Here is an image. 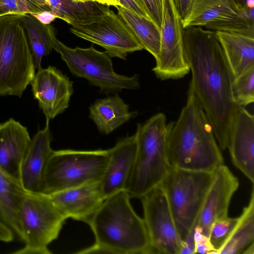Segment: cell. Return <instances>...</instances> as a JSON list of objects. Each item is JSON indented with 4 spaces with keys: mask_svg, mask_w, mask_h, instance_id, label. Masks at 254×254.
Instances as JSON below:
<instances>
[{
    "mask_svg": "<svg viewBox=\"0 0 254 254\" xmlns=\"http://www.w3.org/2000/svg\"><path fill=\"white\" fill-rule=\"evenodd\" d=\"M118 94L96 100L89 107V118L99 131L108 134L135 116Z\"/></svg>",
    "mask_w": 254,
    "mask_h": 254,
    "instance_id": "44dd1931",
    "label": "cell"
},
{
    "mask_svg": "<svg viewBox=\"0 0 254 254\" xmlns=\"http://www.w3.org/2000/svg\"><path fill=\"white\" fill-rule=\"evenodd\" d=\"M239 186V179L224 164L213 171V179L196 225L201 234L208 237L212 224L228 216L231 200Z\"/></svg>",
    "mask_w": 254,
    "mask_h": 254,
    "instance_id": "5bb4252c",
    "label": "cell"
},
{
    "mask_svg": "<svg viewBox=\"0 0 254 254\" xmlns=\"http://www.w3.org/2000/svg\"><path fill=\"white\" fill-rule=\"evenodd\" d=\"M75 1L78 2H86V1H94V0H73Z\"/></svg>",
    "mask_w": 254,
    "mask_h": 254,
    "instance_id": "b9f144b4",
    "label": "cell"
},
{
    "mask_svg": "<svg viewBox=\"0 0 254 254\" xmlns=\"http://www.w3.org/2000/svg\"><path fill=\"white\" fill-rule=\"evenodd\" d=\"M15 239L12 230L0 220V241L9 243Z\"/></svg>",
    "mask_w": 254,
    "mask_h": 254,
    "instance_id": "e575fe53",
    "label": "cell"
},
{
    "mask_svg": "<svg viewBox=\"0 0 254 254\" xmlns=\"http://www.w3.org/2000/svg\"><path fill=\"white\" fill-rule=\"evenodd\" d=\"M48 195L66 219L71 218L86 223L105 200L100 181L88 183Z\"/></svg>",
    "mask_w": 254,
    "mask_h": 254,
    "instance_id": "2e32d148",
    "label": "cell"
},
{
    "mask_svg": "<svg viewBox=\"0 0 254 254\" xmlns=\"http://www.w3.org/2000/svg\"><path fill=\"white\" fill-rule=\"evenodd\" d=\"M208 30L236 33L254 38V6L244 8L237 16L205 25Z\"/></svg>",
    "mask_w": 254,
    "mask_h": 254,
    "instance_id": "83f0119b",
    "label": "cell"
},
{
    "mask_svg": "<svg viewBox=\"0 0 254 254\" xmlns=\"http://www.w3.org/2000/svg\"><path fill=\"white\" fill-rule=\"evenodd\" d=\"M49 123L46 119L45 127L34 135L21 165L20 184L28 193H42L45 170L53 151Z\"/></svg>",
    "mask_w": 254,
    "mask_h": 254,
    "instance_id": "ac0fdd59",
    "label": "cell"
},
{
    "mask_svg": "<svg viewBox=\"0 0 254 254\" xmlns=\"http://www.w3.org/2000/svg\"><path fill=\"white\" fill-rule=\"evenodd\" d=\"M27 193L21 184L7 176L0 168V220L13 232L15 239L23 242L19 208Z\"/></svg>",
    "mask_w": 254,
    "mask_h": 254,
    "instance_id": "cb8c5ba5",
    "label": "cell"
},
{
    "mask_svg": "<svg viewBox=\"0 0 254 254\" xmlns=\"http://www.w3.org/2000/svg\"><path fill=\"white\" fill-rule=\"evenodd\" d=\"M109 159V149L53 150L45 170L42 193L101 181Z\"/></svg>",
    "mask_w": 254,
    "mask_h": 254,
    "instance_id": "52a82bcc",
    "label": "cell"
},
{
    "mask_svg": "<svg viewBox=\"0 0 254 254\" xmlns=\"http://www.w3.org/2000/svg\"><path fill=\"white\" fill-rule=\"evenodd\" d=\"M177 10L182 20L189 14L192 0H174Z\"/></svg>",
    "mask_w": 254,
    "mask_h": 254,
    "instance_id": "d590c367",
    "label": "cell"
},
{
    "mask_svg": "<svg viewBox=\"0 0 254 254\" xmlns=\"http://www.w3.org/2000/svg\"><path fill=\"white\" fill-rule=\"evenodd\" d=\"M185 56L192 73L190 85L205 111L221 149L227 147L230 125L238 107L234 77L215 31L183 28Z\"/></svg>",
    "mask_w": 254,
    "mask_h": 254,
    "instance_id": "6da1fadb",
    "label": "cell"
},
{
    "mask_svg": "<svg viewBox=\"0 0 254 254\" xmlns=\"http://www.w3.org/2000/svg\"><path fill=\"white\" fill-rule=\"evenodd\" d=\"M118 15L127 24L143 49L158 58L161 45L160 30L149 19L142 17L122 6H116Z\"/></svg>",
    "mask_w": 254,
    "mask_h": 254,
    "instance_id": "d4e9b609",
    "label": "cell"
},
{
    "mask_svg": "<svg viewBox=\"0 0 254 254\" xmlns=\"http://www.w3.org/2000/svg\"><path fill=\"white\" fill-rule=\"evenodd\" d=\"M30 14L44 25L50 24L52 22L58 18L54 14L48 11H44L38 13H31Z\"/></svg>",
    "mask_w": 254,
    "mask_h": 254,
    "instance_id": "8d00e7d4",
    "label": "cell"
},
{
    "mask_svg": "<svg viewBox=\"0 0 254 254\" xmlns=\"http://www.w3.org/2000/svg\"><path fill=\"white\" fill-rule=\"evenodd\" d=\"M118 0L120 2L122 6L130 10L142 17L151 20L147 12L139 5L134 0Z\"/></svg>",
    "mask_w": 254,
    "mask_h": 254,
    "instance_id": "836d02e7",
    "label": "cell"
},
{
    "mask_svg": "<svg viewBox=\"0 0 254 254\" xmlns=\"http://www.w3.org/2000/svg\"><path fill=\"white\" fill-rule=\"evenodd\" d=\"M94 1L108 6L112 5L115 7L118 5L122 6L118 0H94Z\"/></svg>",
    "mask_w": 254,
    "mask_h": 254,
    "instance_id": "74e56055",
    "label": "cell"
},
{
    "mask_svg": "<svg viewBox=\"0 0 254 254\" xmlns=\"http://www.w3.org/2000/svg\"><path fill=\"white\" fill-rule=\"evenodd\" d=\"M30 13L50 11L70 25L86 24L100 20L110 10L108 5L95 1L73 0H24Z\"/></svg>",
    "mask_w": 254,
    "mask_h": 254,
    "instance_id": "ffe728a7",
    "label": "cell"
},
{
    "mask_svg": "<svg viewBox=\"0 0 254 254\" xmlns=\"http://www.w3.org/2000/svg\"><path fill=\"white\" fill-rule=\"evenodd\" d=\"M30 11L24 0H0V16L8 14H30Z\"/></svg>",
    "mask_w": 254,
    "mask_h": 254,
    "instance_id": "4dcf8cb0",
    "label": "cell"
},
{
    "mask_svg": "<svg viewBox=\"0 0 254 254\" xmlns=\"http://www.w3.org/2000/svg\"><path fill=\"white\" fill-rule=\"evenodd\" d=\"M139 5H140L143 9H144L146 12V10L145 9V7L144 6V3L142 1V0H134Z\"/></svg>",
    "mask_w": 254,
    "mask_h": 254,
    "instance_id": "60d3db41",
    "label": "cell"
},
{
    "mask_svg": "<svg viewBox=\"0 0 254 254\" xmlns=\"http://www.w3.org/2000/svg\"><path fill=\"white\" fill-rule=\"evenodd\" d=\"M178 120L171 122L167 138L169 167L213 172L224 164L212 125L191 86Z\"/></svg>",
    "mask_w": 254,
    "mask_h": 254,
    "instance_id": "7a4b0ae2",
    "label": "cell"
},
{
    "mask_svg": "<svg viewBox=\"0 0 254 254\" xmlns=\"http://www.w3.org/2000/svg\"><path fill=\"white\" fill-rule=\"evenodd\" d=\"M227 148L235 166L254 184V117L239 106L232 119Z\"/></svg>",
    "mask_w": 254,
    "mask_h": 254,
    "instance_id": "9a60e30c",
    "label": "cell"
},
{
    "mask_svg": "<svg viewBox=\"0 0 254 254\" xmlns=\"http://www.w3.org/2000/svg\"><path fill=\"white\" fill-rule=\"evenodd\" d=\"M130 199L121 190L104 200L86 223L94 234V244L77 254H151L144 220L135 213Z\"/></svg>",
    "mask_w": 254,
    "mask_h": 254,
    "instance_id": "3957f363",
    "label": "cell"
},
{
    "mask_svg": "<svg viewBox=\"0 0 254 254\" xmlns=\"http://www.w3.org/2000/svg\"><path fill=\"white\" fill-rule=\"evenodd\" d=\"M238 217L226 216L215 222L212 225L209 240L216 251V254L221 249L232 234L238 222Z\"/></svg>",
    "mask_w": 254,
    "mask_h": 254,
    "instance_id": "f546056e",
    "label": "cell"
},
{
    "mask_svg": "<svg viewBox=\"0 0 254 254\" xmlns=\"http://www.w3.org/2000/svg\"><path fill=\"white\" fill-rule=\"evenodd\" d=\"M24 28L37 70L42 68L43 57L48 56L53 49L56 36L50 24L44 25L30 14H22Z\"/></svg>",
    "mask_w": 254,
    "mask_h": 254,
    "instance_id": "484cf974",
    "label": "cell"
},
{
    "mask_svg": "<svg viewBox=\"0 0 254 254\" xmlns=\"http://www.w3.org/2000/svg\"><path fill=\"white\" fill-rule=\"evenodd\" d=\"M109 151V161L100 181L105 199L120 191L126 190L127 189L136 155L135 133L118 140Z\"/></svg>",
    "mask_w": 254,
    "mask_h": 254,
    "instance_id": "e0dca14e",
    "label": "cell"
},
{
    "mask_svg": "<svg viewBox=\"0 0 254 254\" xmlns=\"http://www.w3.org/2000/svg\"><path fill=\"white\" fill-rule=\"evenodd\" d=\"M24 246L11 254H51L49 245L58 239L66 219L49 195L27 192L19 208Z\"/></svg>",
    "mask_w": 254,
    "mask_h": 254,
    "instance_id": "9c48e42d",
    "label": "cell"
},
{
    "mask_svg": "<svg viewBox=\"0 0 254 254\" xmlns=\"http://www.w3.org/2000/svg\"><path fill=\"white\" fill-rule=\"evenodd\" d=\"M244 8L234 0H192L189 14L182 20L183 27L204 26L231 19L240 14Z\"/></svg>",
    "mask_w": 254,
    "mask_h": 254,
    "instance_id": "603a6c76",
    "label": "cell"
},
{
    "mask_svg": "<svg viewBox=\"0 0 254 254\" xmlns=\"http://www.w3.org/2000/svg\"><path fill=\"white\" fill-rule=\"evenodd\" d=\"M234 79L254 66V38L224 31H215Z\"/></svg>",
    "mask_w": 254,
    "mask_h": 254,
    "instance_id": "7402d4cb",
    "label": "cell"
},
{
    "mask_svg": "<svg viewBox=\"0 0 254 254\" xmlns=\"http://www.w3.org/2000/svg\"><path fill=\"white\" fill-rule=\"evenodd\" d=\"M194 240V254H216V251L210 242L208 237L201 234L196 226Z\"/></svg>",
    "mask_w": 254,
    "mask_h": 254,
    "instance_id": "1f68e13d",
    "label": "cell"
},
{
    "mask_svg": "<svg viewBox=\"0 0 254 254\" xmlns=\"http://www.w3.org/2000/svg\"><path fill=\"white\" fill-rule=\"evenodd\" d=\"M35 69L22 14L0 16V96L21 97Z\"/></svg>",
    "mask_w": 254,
    "mask_h": 254,
    "instance_id": "5b68a950",
    "label": "cell"
},
{
    "mask_svg": "<svg viewBox=\"0 0 254 254\" xmlns=\"http://www.w3.org/2000/svg\"><path fill=\"white\" fill-rule=\"evenodd\" d=\"M213 172L169 167L159 186L166 196L176 228L183 242L197 224Z\"/></svg>",
    "mask_w": 254,
    "mask_h": 254,
    "instance_id": "8992f818",
    "label": "cell"
},
{
    "mask_svg": "<svg viewBox=\"0 0 254 254\" xmlns=\"http://www.w3.org/2000/svg\"><path fill=\"white\" fill-rule=\"evenodd\" d=\"M241 7L246 8L254 6V0H234Z\"/></svg>",
    "mask_w": 254,
    "mask_h": 254,
    "instance_id": "f35d334b",
    "label": "cell"
},
{
    "mask_svg": "<svg viewBox=\"0 0 254 254\" xmlns=\"http://www.w3.org/2000/svg\"><path fill=\"white\" fill-rule=\"evenodd\" d=\"M53 49L60 54L72 74L99 87L101 93L117 94L125 89L140 87L137 75L127 76L115 71L111 57L106 52L97 51L93 46L70 48L56 38Z\"/></svg>",
    "mask_w": 254,
    "mask_h": 254,
    "instance_id": "ba28073f",
    "label": "cell"
},
{
    "mask_svg": "<svg viewBox=\"0 0 254 254\" xmlns=\"http://www.w3.org/2000/svg\"><path fill=\"white\" fill-rule=\"evenodd\" d=\"M30 84L46 119H54L68 107L74 91L73 82L56 67L38 69Z\"/></svg>",
    "mask_w": 254,
    "mask_h": 254,
    "instance_id": "4fadbf2b",
    "label": "cell"
},
{
    "mask_svg": "<svg viewBox=\"0 0 254 254\" xmlns=\"http://www.w3.org/2000/svg\"><path fill=\"white\" fill-rule=\"evenodd\" d=\"M171 124V122L167 123L165 115L161 113L137 124L135 158L126 190L130 198H140L165 177L169 167L167 138Z\"/></svg>",
    "mask_w": 254,
    "mask_h": 254,
    "instance_id": "277c9868",
    "label": "cell"
},
{
    "mask_svg": "<svg viewBox=\"0 0 254 254\" xmlns=\"http://www.w3.org/2000/svg\"><path fill=\"white\" fill-rule=\"evenodd\" d=\"M161 45L152 69L161 80L183 77L190 71L183 48L182 19L174 0H162Z\"/></svg>",
    "mask_w": 254,
    "mask_h": 254,
    "instance_id": "30bf717a",
    "label": "cell"
},
{
    "mask_svg": "<svg viewBox=\"0 0 254 254\" xmlns=\"http://www.w3.org/2000/svg\"><path fill=\"white\" fill-rule=\"evenodd\" d=\"M151 20L160 30L162 17V0H142Z\"/></svg>",
    "mask_w": 254,
    "mask_h": 254,
    "instance_id": "d6a6232c",
    "label": "cell"
},
{
    "mask_svg": "<svg viewBox=\"0 0 254 254\" xmlns=\"http://www.w3.org/2000/svg\"><path fill=\"white\" fill-rule=\"evenodd\" d=\"M242 254H254V243L253 242L247 246Z\"/></svg>",
    "mask_w": 254,
    "mask_h": 254,
    "instance_id": "ab89813d",
    "label": "cell"
},
{
    "mask_svg": "<svg viewBox=\"0 0 254 254\" xmlns=\"http://www.w3.org/2000/svg\"><path fill=\"white\" fill-rule=\"evenodd\" d=\"M254 242V189L253 185L248 205L244 208L232 234L217 254H242L246 248Z\"/></svg>",
    "mask_w": 254,
    "mask_h": 254,
    "instance_id": "4316f807",
    "label": "cell"
},
{
    "mask_svg": "<svg viewBox=\"0 0 254 254\" xmlns=\"http://www.w3.org/2000/svg\"><path fill=\"white\" fill-rule=\"evenodd\" d=\"M70 31L78 37L101 46L111 58L125 60L128 54L143 49L127 24L110 9L97 21L71 25Z\"/></svg>",
    "mask_w": 254,
    "mask_h": 254,
    "instance_id": "7c38bea8",
    "label": "cell"
},
{
    "mask_svg": "<svg viewBox=\"0 0 254 254\" xmlns=\"http://www.w3.org/2000/svg\"><path fill=\"white\" fill-rule=\"evenodd\" d=\"M140 199L151 254H180L183 241L162 188L158 185Z\"/></svg>",
    "mask_w": 254,
    "mask_h": 254,
    "instance_id": "8fae6325",
    "label": "cell"
},
{
    "mask_svg": "<svg viewBox=\"0 0 254 254\" xmlns=\"http://www.w3.org/2000/svg\"><path fill=\"white\" fill-rule=\"evenodd\" d=\"M31 142L27 127L19 122L10 118L0 124V168L20 184L21 165Z\"/></svg>",
    "mask_w": 254,
    "mask_h": 254,
    "instance_id": "d6986e66",
    "label": "cell"
},
{
    "mask_svg": "<svg viewBox=\"0 0 254 254\" xmlns=\"http://www.w3.org/2000/svg\"><path fill=\"white\" fill-rule=\"evenodd\" d=\"M232 91L236 103L246 106L254 101V66L234 79Z\"/></svg>",
    "mask_w": 254,
    "mask_h": 254,
    "instance_id": "f1b7e54d",
    "label": "cell"
}]
</instances>
